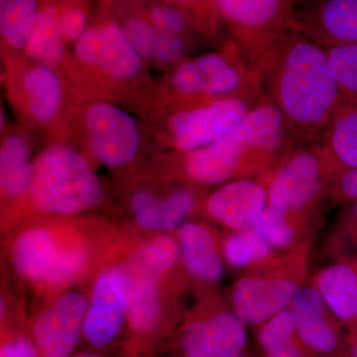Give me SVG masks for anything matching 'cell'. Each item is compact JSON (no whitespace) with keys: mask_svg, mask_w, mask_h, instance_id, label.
<instances>
[{"mask_svg":"<svg viewBox=\"0 0 357 357\" xmlns=\"http://www.w3.org/2000/svg\"><path fill=\"white\" fill-rule=\"evenodd\" d=\"M338 191L345 198L357 201V169H344L338 180Z\"/></svg>","mask_w":357,"mask_h":357,"instance_id":"74e56055","label":"cell"},{"mask_svg":"<svg viewBox=\"0 0 357 357\" xmlns=\"http://www.w3.org/2000/svg\"><path fill=\"white\" fill-rule=\"evenodd\" d=\"M152 23L157 29L168 34L182 35L187 28V18L175 7L159 6L151 11Z\"/></svg>","mask_w":357,"mask_h":357,"instance_id":"836d02e7","label":"cell"},{"mask_svg":"<svg viewBox=\"0 0 357 357\" xmlns=\"http://www.w3.org/2000/svg\"><path fill=\"white\" fill-rule=\"evenodd\" d=\"M194 204V196L189 190L178 189L171 192L160 204L161 230L174 229L184 220Z\"/></svg>","mask_w":357,"mask_h":357,"instance_id":"4dcf8cb0","label":"cell"},{"mask_svg":"<svg viewBox=\"0 0 357 357\" xmlns=\"http://www.w3.org/2000/svg\"><path fill=\"white\" fill-rule=\"evenodd\" d=\"M333 77L342 95L357 98V43L325 48Z\"/></svg>","mask_w":357,"mask_h":357,"instance_id":"484cf974","label":"cell"},{"mask_svg":"<svg viewBox=\"0 0 357 357\" xmlns=\"http://www.w3.org/2000/svg\"><path fill=\"white\" fill-rule=\"evenodd\" d=\"M88 307L83 294L70 292L39 314L33 326V337L42 356L68 357L72 354L83 333Z\"/></svg>","mask_w":357,"mask_h":357,"instance_id":"30bf717a","label":"cell"},{"mask_svg":"<svg viewBox=\"0 0 357 357\" xmlns=\"http://www.w3.org/2000/svg\"><path fill=\"white\" fill-rule=\"evenodd\" d=\"M160 204L161 199L148 191H139L131 199V208L136 222L142 229L161 230L160 222Z\"/></svg>","mask_w":357,"mask_h":357,"instance_id":"1f68e13d","label":"cell"},{"mask_svg":"<svg viewBox=\"0 0 357 357\" xmlns=\"http://www.w3.org/2000/svg\"><path fill=\"white\" fill-rule=\"evenodd\" d=\"M14 354H15L14 342H6V344H2L0 357H14Z\"/></svg>","mask_w":357,"mask_h":357,"instance_id":"60d3db41","label":"cell"},{"mask_svg":"<svg viewBox=\"0 0 357 357\" xmlns=\"http://www.w3.org/2000/svg\"><path fill=\"white\" fill-rule=\"evenodd\" d=\"M246 342L248 333L241 318L222 312L190 326L183 347L185 357H227L241 354Z\"/></svg>","mask_w":357,"mask_h":357,"instance_id":"9a60e30c","label":"cell"},{"mask_svg":"<svg viewBox=\"0 0 357 357\" xmlns=\"http://www.w3.org/2000/svg\"><path fill=\"white\" fill-rule=\"evenodd\" d=\"M351 357H357V342L351 349Z\"/></svg>","mask_w":357,"mask_h":357,"instance_id":"7bdbcfd3","label":"cell"},{"mask_svg":"<svg viewBox=\"0 0 357 357\" xmlns=\"http://www.w3.org/2000/svg\"><path fill=\"white\" fill-rule=\"evenodd\" d=\"M291 312L296 331L310 349L321 354L335 351L337 335L325 318L323 300L319 292L312 288L297 291Z\"/></svg>","mask_w":357,"mask_h":357,"instance_id":"ac0fdd59","label":"cell"},{"mask_svg":"<svg viewBox=\"0 0 357 357\" xmlns=\"http://www.w3.org/2000/svg\"><path fill=\"white\" fill-rule=\"evenodd\" d=\"M297 292L287 279H243L234 294V306L243 323L258 324L283 311Z\"/></svg>","mask_w":357,"mask_h":357,"instance_id":"e0dca14e","label":"cell"},{"mask_svg":"<svg viewBox=\"0 0 357 357\" xmlns=\"http://www.w3.org/2000/svg\"><path fill=\"white\" fill-rule=\"evenodd\" d=\"M229 22L236 44L251 66L260 52L283 33L296 28L298 0H215Z\"/></svg>","mask_w":357,"mask_h":357,"instance_id":"5b68a950","label":"cell"},{"mask_svg":"<svg viewBox=\"0 0 357 357\" xmlns=\"http://www.w3.org/2000/svg\"><path fill=\"white\" fill-rule=\"evenodd\" d=\"M135 255L148 266L153 268L160 274H163L177 261L178 244L170 237H157L141 248L139 252Z\"/></svg>","mask_w":357,"mask_h":357,"instance_id":"f546056e","label":"cell"},{"mask_svg":"<svg viewBox=\"0 0 357 357\" xmlns=\"http://www.w3.org/2000/svg\"><path fill=\"white\" fill-rule=\"evenodd\" d=\"M266 357H304L294 342L282 345L278 349L266 352Z\"/></svg>","mask_w":357,"mask_h":357,"instance_id":"ab89813d","label":"cell"},{"mask_svg":"<svg viewBox=\"0 0 357 357\" xmlns=\"http://www.w3.org/2000/svg\"><path fill=\"white\" fill-rule=\"evenodd\" d=\"M319 290L333 312L342 319L357 317V274L344 265L328 268L319 279Z\"/></svg>","mask_w":357,"mask_h":357,"instance_id":"603a6c76","label":"cell"},{"mask_svg":"<svg viewBox=\"0 0 357 357\" xmlns=\"http://www.w3.org/2000/svg\"><path fill=\"white\" fill-rule=\"evenodd\" d=\"M321 144L300 145L275 174L268 190L269 206L284 213L303 210L325 187Z\"/></svg>","mask_w":357,"mask_h":357,"instance_id":"ba28073f","label":"cell"},{"mask_svg":"<svg viewBox=\"0 0 357 357\" xmlns=\"http://www.w3.org/2000/svg\"><path fill=\"white\" fill-rule=\"evenodd\" d=\"M14 345H15L14 357H39L38 349L29 340L20 338L14 342Z\"/></svg>","mask_w":357,"mask_h":357,"instance_id":"f35d334b","label":"cell"},{"mask_svg":"<svg viewBox=\"0 0 357 357\" xmlns=\"http://www.w3.org/2000/svg\"><path fill=\"white\" fill-rule=\"evenodd\" d=\"M189 50V45L182 35L168 34L164 33L160 39L157 49L156 59L164 65L178 66L184 62Z\"/></svg>","mask_w":357,"mask_h":357,"instance_id":"d6a6232c","label":"cell"},{"mask_svg":"<svg viewBox=\"0 0 357 357\" xmlns=\"http://www.w3.org/2000/svg\"><path fill=\"white\" fill-rule=\"evenodd\" d=\"M294 145L280 112L264 95L229 133L185 153V172L201 184H218L245 170L250 162L263 163Z\"/></svg>","mask_w":357,"mask_h":357,"instance_id":"7a4b0ae2","label":"cell"},{"mask_svg":"<svg viewBox=\"0 0 357 357\" xmlns=\"http://www.w3.org/2000/svg\"><path fill=\"white\" fill-rule=\"evenodd\" d=\"M57 13L53 7L40 11L26 44L28 55L46 65L57 64L64 52Z\"/></svg>","mask_w":357,"mask_h":357,"instance_id":"cb8c5ba5","label":"cell"},{"mask_svg":"<svg viewBox=\"0 0 357 357\" xmlns=\"http://www.w3.org/2000/svg\"><path fill=\"white\" fill-rule=\"evenodd\" d=\"M253 229L273 246L285 248L293 239V230L288 225L285 213L269 206L265 208Z\"/></svg>","mask_w":357,"mask_h":357,"instance_id":"4316f807","label":"cell"},{"mask_svg":"<svg viewBox=\"0 0 357 357\" xmlns=\"http://www.w3.org/2000/svg\"><path fill=\"white\" fill-rule=\"evenodd\" d=\"M23 89L30 114L36 121H50L60 107L62 88L57 75L46 66H38L26 72Z\"/></svg>","mask_w":357,"mask_h":357,"instance_id":"7402d4cb","label":"cell"},{"mask_svg":"<svg viewBox=\"0 0 357 357\" xmlns=\"http://www.w3.org/2000/svg\"><path fill=\"white\" fill-rule=\"evenodd\" d=\"M296 28L323 48L357 43V0H298Z\"/></svg>","mask_w":357,"mask_h":357,"instance_id":"8fae6325","label":"cell"},{"mask_svg":"<svg viewBox=\"0 0 357 357\" xmlns=\"http://www.w3.org/2000/svg\"><path fill=\"white\" fill-rule=\"evenodd\" d=\"M227 357H244V356H241V354H236V356H227Z\"/></svg>","mask_w":357,"mask_h":357,"instance_id":"f6af8a7d","label":"cell"},{"mask_svg":"<svg viewBox=\"0 0 357 357\" xmlns=\"http://www.w3.org/2000/svg\"><path fill=\"white\" fill-rule=\"evenodd\" d=\"M33 166L25 141L11 135L2 143L0 150V187L7 197L21 196L29 191Z\"/></svg>","mask_w":357,"mask_h":357,"instance_id":"44dd1931","label":"cell"},{"mask_svg":"<svg viewBox=\"0 0 357 357\" xmlns=\"http://www.w3.org/2000/svg\"><path fill=\"white\" fill-rule=\"evenodd\" d=\"M264 98L263 91L187 107L171 115L168 128L183 153L208 146L229 133Z\"/></svg>","mask_w":357,"mask_h":357,"instance_id":"8992f818","label":"cell"},{"mask_svg":"<svg viewBox=\"0 0 357 357\" xmlns=\"http://www.w3.org/2000/svg\"><path fill=\"white\" fill-rule=\"evenodd\" d=\"M123 31L129 43L141 58H156L157 49L163 32L141 20H128L124 25Z\"/></svg>","mask_w":357,"mask_h":357,"instance_id":"83f0119b","label":"cell"},{"mask_svg":"<svg viewBox=\"0 0 357 357\" xmlns=\"http://www.w3.org/2000/svg\"><path fill=\"white\" fill-rule=\"evenodd\" d=\"M225 255L230 264L241 267L253 259L252 249L243 234H234L225 243Z\"/></svg>","mask_w":357,"mask_h":357,"instance_id":"d590c367","label":"cell"},{"mask_svg":"<svg viewBox=\"0 0 357 357\" xmlns=\"http://www.w3.org/2000/svg\"><path fill=\"white\" fill-rule=\"evenodd\" d=\"M295 332L292 312L281 311L262 326L258 340L265 351H271L292 342Z\"/></svg>","mask_w":357,"mask_h":357,"instance_id":"f1b7e54d","label":"cell"},{"mask_svg":"<svg viewBox=\"0 0 357 357\" xmlns=\"http://www.w3.org/2000/svg\"><path fill=\"white\" fill-rule=\"evenodd\" d=\"M170 82L178 95L208 102L263 91L255 68L237 45L229 54L213 52L184 61Z\"/></svg>","mask_w":357,"mask_h":357,"instance_id":"277c9868","label":"cell"},{"mask_svg":"<svg viewBox=\"0 0 357 357\" xmlns=\"http://www.w3.org/2000/svg\"><path fill=\"white\" fill-rule=\"evenodd\" d=\"M354 218H356V222H357V201L356 204H354Z\"/></svg>","mask_w":357,"mask_h":357,"instance_id":"ee69618b","label":"cell"},{"mask_svg":"<svg viewBox=\"0 0 357 357\" xmlns=\"http://www.w3.org/2000/svg\"><path fill=\"white\" fill-rule=\"evenodd\" d=\"M37 15L36 0H0V31L6 43L24 48Z\"/></svg>","mask_w":357,"mask_h":357,"instance_id":"d4e9b609","label":"cell"},{"mask_svg":"<svg viewBox=\"0 0 357 357\" xmlns=\"http://www.w3.org/2000/svg\"><path fill=\"white\" fill-rule=\"evenodd\" d=\"M84 126L89 150L105 165H124L137 153L139 129L133 117L119 107L107 102L91 105Z\"/></svg>","mask_w":357,"mask_h":357,"instance_id":"9c48e42d","label":"cell"},{"mask_svg":"<svg viewBox=\"0 0 357 357\" xmlns=\"http://www.w3.org/2000/svg\"><path fill=\"white\" fill-rule=\"evenodd\" d=\"M268 192L259 183L239 180L222 185L206 201V210L231 229L253 227L265 208Z\"/></svg>","mask_w":357,"mask_h":357,"instance_id":"2e32d148","label":"cell"},{"mask_svg":"<svg viewBox=\"0 0 357 357\" xmlns=\"http://www.w3.org/2000/svg\"><path fill=\"white\" fill-rule=\"evenodd\" d=\"M321 147L344 169H357V98L342 96Z\"/></svg>","mask_w":357,"mask_h":357,"instance_id":"d6986e66","label":"cell"},{"mask_svg":"<svg viewBox=\"0 0 357 357\" xmlns=\"http://www.w3.org/2000/svg\"><path fill=\"white\" fill-rule=\"evenodd\" d=\"M59 29L63 37L69 40H79L86 28V15L79 7H69L57 15Z\"/></svg>","mask_w":357,"mask_h":357,"instance_id":"e575fe53","label":"cell"},{"mask_svg":"<svg viewBox=\"0 0 357 357\" xmlns=\"http://www.w3.org/2000/svg\"><path fill=\"white\" fill-rule=\"evenodd\" d=\"M75 51L82 62L96 66L117 79H131L142 68V58L129 43L123 29L114 23L84 32Z\"/></svg>","mask_w":357,"mask_h":357,"instance_id":"4fadbf2b","label":"cell"},{"mask_svg":"<svg viewBox=\"0 0 357 357\" xmlns=\"http://www.w3.org/2000/svg\"><path fill=\"white\" fill-rule=\"evenodd\" d=\"M73 357H103L100 354H91V352H83V354H77V356Z\"/></svg>","mask_w":357,"mask_h":357,"instance_id":"b9f144b4","label":"cell"},{"mask_svg":"<svg viewBox=\"0 0 357 357\" xmlns=\"http://www.w3.org/2000/svg\"><path fill=\"white\" fill-rule=\"evenodd\" d=\"M33 206L42 213L70 215L100 203L102 188L88 162L75 150L53 146L33 165Z\"/></svg>","mask_w":357,"mask_h":357,"instance_id":"3957f363","label":"cell"},{"mask_svg":"<svg viewBox=\"0 0 357 357\" xmlns=\"http://www.w3.org/2000/svg\"><path fill=\"white\" fill-rule=\"evenodd\" d=\"M126 307V319L135 332H153L161 319L158 282L162 274L134 255L112 269Z\"/></svg>","mask_w":357,"mask_h":357,"instance_id":"7c38bea8","label":"cell"},{"mask_svg":"<svg viewBox=\"0 0 357 357\" xmlns=\"http://www.w3.org/2000/svg\"><path fill=\"white\" fill-rule=\"evenodd\" d=\"M243 234L248 238L251 249H252L253 259L261 260L269 255L270 251H271V244L268 243L264 237L260 236L255 229L246 230Z\"/></svg>","mask_w":357,"mask_h":357,"instance_id":"8d00e7d4","label":"cell"},{"mask_svg":"<svg viewBox=\"0 0 357 357\" xmlns=\"http://www.w3.org/2000/svg\"><path fill=\"white\" fill-rule=\"evenodd\" d=\"M181 251L189 271L199 278L218 281L222 265L211 236L195 223H185L180 229Z\"/></svg>","mask_w":357,"mask_h":357,"instance_id":"ffe728a7","label":"cell"},{"mask_svg":"<svg viewBox=\"0 0 357 357\" xmlns=\"http://www.w3.org/2000/svg\"><path fill=\"white\" fill-rule=\"evenodd\" d=\"M86 253L81 246L59 245L55 237L46 229L23 232L13 249V263L23 278L63 285L83 271Z\"/></svg>","mask_w":357,"mask_h":357,"instance_id":"52a82bcc","label":"cell"},{"mask_svg":"<svg viewBox=\"0 0 357 357\" xmlns=\"http://www.w3.org/2000/svg\"><path fill=\"white\" fill-rule=\"evenodd\" d=\"M252 67L296 145L321 144L342 96L326 49L295 28L265 47Z\"/></svg>","mask_w":357,"mask_h":357,"instance_id":"6da1fadb","label":"cell"},{"mask_svg":"<svg viewBox=\"0 0 357 357\" xmlns=\"http://www.w3.org/2000/svg\"><path fill=\"white\" fill-rule=\"evenodd\" d=\"M126 319L121 289L112 270L98 276L93 286L91 304L84 319L83 333L96 349L114 342Z\"/></svg>","mask_w":357,"mask_h":357,"instance_id":"5bb4252c","label":"cell"}]
</instances>
